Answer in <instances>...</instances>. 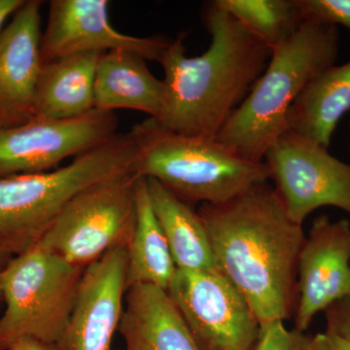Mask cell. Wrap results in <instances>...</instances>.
I'll return each mask as SVG.
<instances>
[{"label":"cell","mask_w":350,"mask_h":350,"mask_svg":"<svg viewBox=\"0 0 350 350\" xmlns=\"http://www.w3.org/2000/svg\"><path fill=\"white\" fill-rule=\"evenodd\" d=\"M198 213L218 273L243 295L260 324L294 317L306 236L275 189L259 184L226 202L202 204Z\"/></svg>","instance_id":"6da1fadb"},{"label":"cell","mask_w":350,"mask_h":350,"mask_svg":"<svg viewBox=\"0 0 350 350\" xmlns=\"http://www.w3.org/2000/svg\"><path fill=\"white\" fill-rule=\"evenodd\" d=\"M202 20L211 38L204 54L189 57L180 36L159 61L165 78L155 120L180 135L216 138L264 72L271 50L213 1L202 9Z\"/></svg>","instance_id":"7a4b0ae2"},{"label":"cell","mask_w":350,"mask_h":350,"mask_svg":"<svg viewBox=\"0 0 350 350\" xmlns=\"http://www.w3.org/2000/svg\"><path fill=\"white\" fill-rule=\"evenodd\" d=\"M338 44V27L304 21L271 50L264 72L216 138L246 160L264 162L267 151L288 131V112L301 92L335 64Z\"/></svg>","instance_id":"3957f363"},{"label":"cell","mask_w":350,"mask_h":350,"mask_svg":"<svg viewBox=\"0 0 350 350\" xmlns=\"http://www.w3.org/2000/svg\"><path fill=\"white\" fill-rule=\"evenodd\" d=\"M137 142L129 131L52 172L0 177V252L14 257L31 250L76 195L137 174Z\"/></svg>","instance_id":"277c9868"},{"label":"cell","mask_w":350,"mask_h":350,"mask_svg":"<svg viewBox=\"0 0 350 350\" xmlns=\"http://www.w3.org/2000/svg\"><path fill=\"white\" fill-rule=\"evenodd\" d=\"M131 133L137 146L135 172L190 206L226 202L269 179L266 163L246 160L217 138L180 135L153 118Z\"/></svg>","instance_id":"5b68a950"},{"label":"cell","mask_w":350,"mask_h":350,"mask_svg":"<svg viewBox=\"0 0 350 350\" xmlns=\"http://www.w3.org/2000/svg\"><path fill=\"white\" fill-rule=\"evenodd\" d=\"M84 271L40 243L14 256L0 275L5 306L0 317V350L25 338L57 345L75 310Z\"/></svg>","instance_id":"8992f818"},{"label":"cell","mask_w":350,"mask_h":350,"mask_svg":"<svg viewBox=\"0 0 350 350\" xmlns=\"http://www.w3.org/2000/svg\"><path fill=\"white\" fill-rule=\"evenodd\" d=\"M139 179L133 172L85 189L69 200L40 243L84 269L110 251L128 248L137 222Z\"/></svg>","instance_id":"52a82bcc"},{"label":"cell","mask_w":350,"mask_h":350,"mask_svg":"<svg viewBox=\"0 0 350 350\" xmlns=\"http://www.w3.org/2000/svg\"><path fill=\"white\" fill-rule=\"evenodd\" d=\"M264 163L285 213L297 224L323 206L350 214V165L328 148L288 130L267 151Z\"/></svg>","instance_id":"ba28073f"},{"label":"cell","mask_w":350,"mask_h":350,"mask_svg":"<svg viewBox=\"0 0 350 350\" xmlns=\"http://www.w3.org/2000/svg\"><path fill=\"white\" fill-rule=\"evenodd\" d=\"M200 350H252L259 319L218 271L177 269L167 288Z\"/></svg>","instance_id":"9c48e42d"},{"label":"cell","mask_w":350,"mask_h":350,"mask_svg":"<svg viewBox=\"0 0 350 350\" xmlns=\"http://www.w3.org/2000/svg\"><path fill=\"white\" fill-rule=\"evenodd\" d=\"M114 112L93 111L72 119L33 118L0 129V177L42 174L64 160L81 156L117 135Z\"/></svg>","instance_id":"30bf717a"},{"label":"cell","mask_w":350,"mask_h":350,"mask_svg":"<svg viewBox=\"0 0 350 350\" xmlns=\"http://www.w3.org/2000/svg\"><path fill=\"white\" fill-rule=\"evenodd\" d=\"M107 0H51L47 27L41 38L42 63L85 53L125 50L160 61L170 41L138 38L117 31L108 16Z\"/></svg>","instance_id":"8fae6325"},{"label":"cell","mask_w":350,"mask_h":350,"mask_svg":"<svg viewBox=\"0 0 350 350\" xmlns=\"http://www.w3.org/2000/svg\"><path fill=\"white\" fill-rule=\"evenodd\" d=\"M295 329L310 328L315 315L350 297V223L327 215L313 221L299 257Z\"/></svg>","instance_id":"7c38bea8"},{"label":"cell","mask_w":350,"mask_h":350,"mask_svg":"<svg viewBox=\"0 0 350 350\" xmlns=\"http://www.w3.org/2000/svg\"><path fill=\"white\" fill-rule=\"evenodd\" d=\"M128 250L110 251L85 269L75 310L57 350H114L126 293Z\"/></svg>","instance_id":"4fadbf2b"},{"label":"cell","mask_w":350,"mask_h":350,"mask_svg":"<svg viewBox=\"0 0 350 350\" xmlns=\"http://www.w3.org/2000/svg\"><path fill=\"white\" fill-rule=\"evenodd\" d=\"M41 0H25L0 32V129L34 118V100L43 63Z\"/></svg>","instance_id":"5bb4252c"},{"label":"cell","mask_w":350,"mask_h":350,"mask_svg":"<svg viewBox=\"0 0 350 350\" xmlns=\"http://www.w3.org/2000/svg\"><path fill=\"white\" fill-rule=\"evenodd\" d=\"M126 350H200L167 290L129 288L119 325Z\"/></svg>","instance_id":"9a60e30c"},{"label":"cell","mask_w":350,"mask_h":350,"mask_svg":"<svg viewBox=\"0 0 350 350\" xmlns=\"http://www.w3.org/2000/svg\"><path fill=\"white\" fill-rule=\"evenodd\" d=\"M163 98V80L153 75L144 57L125 50L100 55L94 78V109H133L158 119Z\"/></svg>","instance_id":"2e32d148"},{"label":"cell","mask_w":350,"mask_h":350,"mask_svg":"<svg viewBox=\"0 0 350 350\" xmlns=\"http://www.w3.org/2000/svg\"><path fill=\"white\" fill-rule=\"evenodd\" d=\"M100 55H71L44 64L36 88L34 118L72 119L93 111Z\"/></svg>","instance_id":"e0dca14e"},{"label":"cell","mask_w":350,"mask_h":350,"mask_svg":"<svg viewBox=\"0 0 350 350\" xmlns=\"http://www.w3.org/2000/svg\"><path fill=\"white\" fill-rule=\"evenodd\" d=\"M350 110V61L324 69L288 112V130L329 148L338 122Z\"/></svg>","instance_id":"ac0fdd59"},{"label":"cell","mask_w":350,"mask_h":350,"mask_svg":"<svg viewBox=\"0 0 350 350\" xmlns=\"http://www.w3.org/2000/svg\"><path fill=\"white\" fill-rule=\"evenodd\" d=\"M146 180L154 213L177 269L218 271L206 226L199 213L158 181Z\"/></svg>","instance_id":"d6986e66"},{"label":"cell","mask_w":350,"mask_h":350,"mask_svg":"<svg viewBox=\"0 0 350 350\" xmlns=\"http://www.w3.org/2000/svg\"><path fill=\"white\" fill-rule=\"evenodd\" d=\"M126 250V290L139 284L153 285L167 290L177 268L169 243L154 213L146 178L142 176L137 185L135 232Z\"/></svg>","instance_id":"ffe728a7"},{"label":"cell","mask_w":350,"mask_h":350,"mask_svg":"<svg viewBox=\"0 0 350 350\" xmlns=\"http://www.w3.org/2000/svg\"><path fill=\"white\" fill-rule=\"evenodd\" d=\"M213 3L271 50L304 23L297 0H215Z\"/></svg>","instance_id":"44dd1931"},{"label":"cell","mask_w":350,"mask_h":350,"mask_svg":"<svg viewBox=\"0 0 350 350\" xmlns=\"http://www.w3.org/2000/svg\"><path fill=\"white\" fill-rule=\"evenodd\" d=\"M312 336L304 332L288 330L283 321L261 324L260 335L252 350H310Z\"/></svg>","instance_id":"7402d4cb"},{"label":"cell","mask_w":350,"mask_h":350,"mask_svg":"<svg viewBox=\"0 0 350 350\" xmlns=\"http://www.w3.org/2000/svg\"><path fill=\"white\" fill-rule=\"evenodd\" d=\"M304 21L350 29V0H297Z\"/></svg>","instance_id":"603a6c76"},{"label":"cell","mask_w":350,"mask_h":350,"mask_svg":"<svg viewBox=\"0 0 350 350\" xmlns=\"http://www.w3.org/2000/svg\"><path fill=\"white\" fill-rule=\"evenodd\" d=\"M324 313L326 333L350 340V297L336 301Z\"/></svg>","instance_id":"cb8c5ba5"},{"label":"cell","mask_w":350,"mask_h":350,"mask_svg":"<svg viewBox=\"0 0 350 350\" xmlns=\"http://www.w3.org/2000/svg\"><path fill=\"white\" fill-rule=\"evenodd\" d=\"M310 350H350V340L324 332L312 336Z\"/></svg>","instance_id":"d4e9b609"},{"label":"cell","mask_w":350,"mask_h":350,"mask_svg":"<svg viewBox=\"0 0 350 350\" xmlns=\"http://www.w3.org/2000/svg\"><path fill=\"white\" fill-rule=\"evenodd\" d=\"M25 0H0V32L9 18L24 5Z\"/></svg>","instance_id":"484cf974"},{"label":"cell","mask_w":350,"mask_h":350,"mask_svg":"<svg viewBox=\"0 0 350 350\" xmlns=\"http://www.w3.org/2000/svg\"><path fill=\"white\" fill-rule=\"evenodd\" d=\"M9 350H57L56 345L46 344L34 338H25L16 342Z\"/></svg>","instance_id":"4316f807"},{"label":"cell","mask_w":350,"mask_h":350,"mask_svg":"<svg viewBox=\"0 0 350 350\" xmlns=\"http://www.w3.org/2000/svg\"><path fill=\"white\" fill-rule=\"evenodd\" d=\"M12 258V256L0 252V275H1L2 271L5 269L7 264ZM2 305H3V297H2L1 288H0V308H1Z\"/></svg>","instance_id":"83f0119b"},{"label":"cell","mask_w":350,"mask_h":350,"mask_svg":"<svg viewBox=\"0 0 350 350\" xmlns=\"http://www.w3.org/2000/svg\"><path fill=\"white\" fill-rule=\"evenodd\" d=\"M349 150L350 153V125H349Z\"/></svg>","instance_id":"f1b7e54d"}]
</instances>
